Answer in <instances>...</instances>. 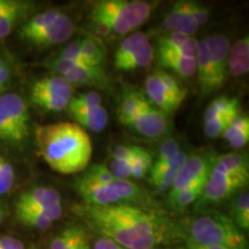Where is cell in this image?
Returning <instances> with one entry per match:
<instances>
[{
    "instance_id": "cell-31",
    "label": "cell",
    "mask_w": 249,
    "mask_h": 249,
    "mask_svg": "<svg viewBox=\"0 0 249 249\" xmlns=\"http://www.w3.org/2000/svg\"><path fill=\"white\" fill-rule=\"evenodd\" d=\"M86 239H88V236L85 230L77 226H71L55 236L50 244V249H71Z\"/></svg>"
},
{
    "instance_id": "cell-54",
    "label": "cell",
    "mask_w": 249,
    "mask_h": 249,
    "mask_svg": "<svg viewBox=\"0 0 249 249\" xmlns=\"http://www.w3.org/2000/svg\"><path fill=\"white\" fill-rule=\"evenodd\" d=\"M11 77V68L5 61L0 62V91L5 88Z\"/></svg>"
},
{
    "instance_id": "cell-52",
    "label": "cell",
    "mask_w": 249,
    "mask_h": 249,
    "mask_svg": "<svg viewBox=\"0 0 249 249\" xmlns=\"http://www.w3.org/2000/svg\"><path fill=\"white\" fill-rule=\"evenodd\" d=\"M0 249H24V244L9 235L0 236Z\"/></svg>"
},
{
    "instance_id": "cell-59",
    "label": "cell",
    "mask_w": 249,
    "mask_h": 249,
    "mask_svg": "<svg viewBox=\"0 0 249 249\" xmlns=\"http://www.w3.org/2000/svg\"><path fill=\"white\" fill-rule=\"evenodd\" d=\"M1 61H2V60H1V59H0V62H1Z\"/></svg>"
},
{
    "instance_id": "cell-5",
    "label": "cell",
    "mask_w": 249,
    "mask_h": 249,
    "mask_svg": "<svg viewBox=\"0 0 249 249\" xmlns=\"http://www.w3.org/2000/svg\"><path fill=\"white\" fill-rule=\"evenodd\" d=\"M124 127L148 139H158L166 134L170 127L167 114L158 110L147 98L138 113L124 124Z\"/></svg>"
},
{
    "instance_id": "cell-55",
    "label": "cell",
    "mask_w": 249,
    "mask_h": 249,
    "mask_svg": "<svg viewBox=\"0 0 249 249\" xmlns=\"http://www.w3.org/2000/svg\"><path fill=\"white\" fill-rule=\"evenodd\" d=\"M182 249H233V248H227V247H207V246H197L191 242H187V245Z\"/></svg>"
},
{
    "instance_id": "cell-27",
    "label": "cell",
    "mask_w": 249,
    "mask_h": 249,
    "mask_svg": "<svg viewBox=\"0 0 249 249\" xmlns=\"http://www.w3.org/2000/svg\"><path fill=\"white\" fill-rule=\"evenodd\" d=\"M152 59H154V49L148 40L140 46L123 64H120L116 70L121 71H130L139 70V68H144L151 64Z\"/></svg>"
},
{
    "instance_id": "cell-35",
    "label": "cell",
    "mask_w": 249,
    "mask_h": 249,
    "mask_svg": "<svg viewBox=\"0 0 249 249\" xmlns=\"http://www.w3.org/2000/svg\"><path fill=\"white\" fill-rule=\"evenodd\" d=\"M102 105V97L98 92L96 91H88L82 92L79 95L73 96L68 103L67 110L70 113H75V112L87 111L90 108L98 107Z\"/></svg>"
},
{
    "instance_id": "cell-53",
    "label": "cell",
    "mask_w": 249,
    "mask_h": 249,
    "mask_svg": "<svg viewBox=\"0 0 249 249\" xmlns=\"http://www.w3.org/2000/svg\"><path fill=\"white\" fill-rule=\"evenodd\" d=\"M92 249H126L123 246H120L117 242L110 240L107 238H99L95 241V244L92 246Z\"/></svg>"
},
{
    "instance_id": "cell-22",
    "label": "cell",
    "mask_w": 249,
    "mask_h": 249,
    "mask_svg": "<svg viewBox=\"0 0 249 249\" xmlns=\"http://www.w3.org/2000/svg\"><path fill=\"white\" fill-rule=\"evenodd\" d=\"M71 117L81 128L88 129L93 133H101L107 128L108 124V113L103 105L87 111L71 113Z\"/></svg>"
},
{
    "instance_id": "cell-13",
    "label": "cell",
    "mask_w": 249,
    "mask_h": 249,
    "mask_svg": "<svg viewBox=\"0 0 249 249\" xmlns=\"http://www.w3.org/2000/svg\"><path fill=\"white\" fill-rule=\"evenodd\" d=\"M195 65L197 75V82L201 87V91L204 96L210 95L211 92L216 91V85H214L213 68V62H211L210 48L208 44L207 38L202 39L198 42L197 49H196L195 54Z\"/></svg>"
},
{
    "instance_id": "cell-29",
    "label": "cell",
    "mask_w": 249,
    "mask_h": 249,
    "mask_svg": "<svg viewBox=\"0 0 249 249\" xmlns=\"http://www.w3.org/2000/svg\"><path fill=\"white\" fill-rule=\"evenodd\" d=\"M149 39L147 35L143 33H133L128 37H126L120 43L119 48L117 49L116 53H114V68H117L120 64H123L127 58L130 57L140 46L144 44Z\"/></svg>"
},
{
    "instance_id": "cell-2",
    "label": "cell",
    "mask_w": 249,
    "mask_h": 249,
    "mask_svg": "<svg viewBox=\"0 0 249 249\" xmlns=\"http://www.w3.org/2000/svg\"><path fill=\"white\" fill-rule=\"evenodd\" d=\"M37 148L52 170L74 174L88 167L92 156L89 134L79 124L62 121L36 127Z\"/></svg>"
},
{
    "instance_id": "cell-30",
    "label": "cell",
    "mask_w": 249,
    "mask_h": 249,
    "mask_svg": "<svg viewBox=\"0 0 249 249\" xmlns=\"http://www.w3.org/2000/svg\"><path fill=\"white\" fill-rule=\"evenodd\" d=\"M112 186L116 189L118 196H119L121 203L134 205L136 203H141L144 200L143 197L142 189L127 179H114L112 182Z\"/></svg>"
},
{
    "instance_id": "cell-58",
    "label": "cell",
    "mask_w": 249,
    "mask_h": 249,
    "mask_svg": "<svg viewBox=\"0 0 249 249\" xmlns=\"http://www.w3.org/2000/svg\"><path fill=\"white\" fill-rule=\"evenodd\" d=\"M4 1H5V0H0V13H1L2 6H4Z\"/></svg>"
},
{
    "instance_id": "cell-12",
    "label": "cell",
    "mask_w": 249,
    "mask_h": 249,
    "mask_svg": "<svg viewBox=\"0 0 249 249\" xmlns=\"http://www.w3.org/2000/svg\"><path fill=\"white\" fill-rule=\"evenodd\" d=\"M210 48L211 62H213L214 85L217 90L223 87L227 80V55L230 50V39L225 35H213L207 37Z\"/></svg>"
},
{
    "instance_id": "cell-16",
    "label": "cell",
    "mask_w": 249,
    "mask_h": 249,
    "mask_svg": "<svg viewBox=\"0 0 249 249\" xmlns=\"http://www.w3.org/2000/svg\"><path fill=\"white\" fill-rule=\"evenodd\" d=\"M113 4L133 30L141 27L152 12L151 2L143 0H113Z\"/></svg>"
},
{
    "instance_id": "cell-36",
    "label": "cell",
    "mask_w": 249,
    "mask_h": 249,
    "mask_svg": "<svg viewBox=\"0 0 249 249\" xmlns=\"http://www.w3.org/2000/svg\"><path fill=\"white\" fill-rule=\"evenodd\" d=\"M81 53L85 59V61L89 66L103 67V62L105 60V54L102 46L96 42L95 39L82 38L81 42Z\"/></svg>"
},
{
    "instance_id": "cell-21",
    "label": "cell",
    "mask_w": 249,
    "mask_h": 249,
    "mask_svg": "<svg viewBox=\"0 0 249 249\" xmlns=\"http://www.w3.org/2000/svg\"><path fill=\"white\" fill-rule=\"evenodd\" d=\"M213 169L218 172L227 174V176L249 179V163L247 156L238 154V152H230V154L217 157L214 160Z\"/></svg>"
},
{
    "instance_id": "cell-42",
    "label": "cell",
    "mask_w": 249,
    "mask_h": 249,
    "mask_svg": "<svg viewBox=\"0 0 249 249\" xmlns=\"http://www.w3.org/2000/svg\"><path fill=\"white\" fill-rule=\"evenodd\" d=\"M15 181V171L13 165L0 155V195L11 191Z\"/></svg>"
},
{
    "instance_id": "cell-18",
    "label": "cell",
    "mask_w": 249,
    "mask_h": 249,
    "mask_svg": "<svg viewBox=\"0 0 249 249\" xmlns=\"http://www.w3.org/2000/svg\"><path fill=\"white\" fill-rule=\"evenodd\" d=\"M71 86H91L102 87L107 83L108 77L103 67L80 65L64 75Z\"/></svg>"
},
{
    "instance_id": "cell-20",
    "label": "cell",
    "mask_w": 249,
    "mask_h": 249,
    "mask_svg": "<svg viewBox=\"0 0 249 249\" xmlns=\"http://www.w3.org/2000/svg\"><path fill=\"white\" fill-rule=\"evenodd\" d=\"M29 2L5 0L0 13V38H5L13 31L18 21L27 14Z\"/></svg>"
},
{
    "instance_id": "cell-46",
    "label": "cell",
    "mask_w": 249,
    "mask_h": 249,
    "mask_svg": "<svg viewBox=\"0 0 249 249\" xmlns=\"http://www.w3.org/2000/svg\"><path fill=\"white\" fill-rule=\"evenodd\" d=\"M80 65H86V64H81V62L77 61H73V60H67V59H62V58H54L52 60H49L45 64V66L51 70L54 73H57V75H62L64 76L65 74L68 73V71L73 70Z\"/></svg>"
},
{
    "instance_id": "cell-60",
    "label": "cell",
    "mask_w": 249,
    "mask_h": 249,
    "mask_svg": "<svg viewBox=\"0 0 249 249\" xmlns=\"http://www.w3.org/2000/svg\"><path fill=\"white\" fill-rule=\"evenodd\" d=\"M31 249H36V248H31Z\"/></svg>"
},
{
    "instance_id": "cell-51",
    "label": "cell",
    "mask_w": 249,
    "mask_h": 249,
    "mask_svg": "<svg viewBox=\"0 0 249 249\" xmlns=\"http://www.w3.org/2000/svg\"><path fill=\"white\" fill-rule=\"evenodd\" d=\"M191 12L193 20L195 21V23L197 24L198 27L203 26V24L207 23L208 20H209V8L205 7V6L200 4V2L191 1Z\"/></svg>"
},
{
    "instance_id": "cell-57",
    "label": "cell",
    "mask_w": 249,
    "mask_h": 249,
    "mask_svg": "<svg viewBox=\"0 0 249 249\" xmlns=\"http://www.w3.org/2000/svg\"><path fill=\"white\" fill-rule=\"evenodd\" d=\"M4 216H5V211H4V208L0 207V223L2 222V219H4Z\"/></svg>"
},
{
    "instance_id": "cell-19",
    "label": "cell",
    "mask_w": 249,
    "mask_h": 249,
    "mask_svg": "<svg viewBox=\"0 0 249 249\" xmlns=\"http://www.w3.org/2000/svg\"><path fill=\"white\" fill-rule=\"evenodd\" d=\"M249 71V37L246 35L230 46L227 55V71L230 75L239 77Z\"/></svg>"
},
{
    "instance_id": "cell-32",
    "label": "cell",
    "mask_w": 249,
    "mask_h": 249,
    "mask_svg": "<svg viewBox=\"0 0 249 249\" xmlns=\"http://www.w3.org/2000/svg\"><path fill=\"white\" fill-rule=\"evenodd\" d=\"M30 97L31 101L35 103L37 107L43 108V110L52 112L67 110L68 103H70V101L59 97V96L44 91H38V90H31Z\"/></svg>"
},
{
    "instance_id": "cell-4",
    "label": "cell",
    "mask_w": 249,
    "mask_h": 249,
    "mask_svg": "<svg viewBox=\"0 0 249 249\" xmlns=\"http://www.w3.org/2000/svg\"><path fill=\"white\" fill-rule=\"evenodd\" d=\"M30 138V113L18 93L0 95V143L21 149Z\"/></svg>"
},
{
    "instance_id": "cell-39",
    "label": "cell",
    "mask_w": 249,
    "mask_h": 249,
    "mask_svg": "<svg viewBox=\"0 0 249 249\" xmlns=\"http://www.w3.org/2000/svg\"><path fill=\"white\" fill-rule=\"evenodd\" d=\"M158 74H160V77L163 82V85L165 87V89L167 90V92L170 93L171 97L174 99V102L181 107L182 102L185 101L186 95H187V90L183 88V87L180 85L179 81L173 77L171 74L167 73L165 71H158Z\"/></svg>"
},
{
    "instance_id": "cell-37",
    "label": "cell",
    "mask_w": 249,
    "mask_h": 249,
    "mask_svg": "<svg viewBox=\"0 0 249 249\" xmlns=\"http://www.w3.org/2000/svg\"><path fill=\"white\" fill-rule=\"evenodd\" d=\"M240 116V112H232V113L225 114L223 117L214 118V119L204 121V134L207 138L216 139L223 135L229 124L235 119L236 117Z\"/></svg>"
},
{
    "instance_id": "cell-45",
    "label": "cell",
    "mask_w": 249,
    "mask_h": 249,
    "mask_svg": "<svg viewBox=\"0 0 249 249\" xmlns=\"http://www.w3.org/2000/svg\"><path fill=\"white\" fill-rule=\"evenodd\" d=\"M223 139L230 143V147L233 149H241L249 142V127L233 130V132H224Z\"/></svg>"
},
{
    "instance_id": "cell-56",
    "label": "cell",
    "mask_w": 249,
    "mask_h": 249,
    "mask_svg": "<svg viewBox=\"0 0 249 249\" xmlns=\"http://www.w3.org/2000/svg\"><path fill=\"white\" fill-rule=\"evenodd\" d=\"M71 249H91V248H90L88 239H86V240L81 241L80 244H77L75 247H73Z\"/></svg>"
},
{
    "instance_id": "cell-10",
    "label": "cell",
    "mask_w": 249,
    "mask_h": 249,
    "mask_svg": "<svg viewBox=\"0 0 249 249\" xmlns=\"http://www.w3.org/2000/svg\"><path fill=\"white\" fill-rule=\"evenodd\" d=\"M74 30H75V27H74L71 18L67 14L61 13L45 29L39 31L29 43L39 49L59 45L67 42L73 36Z\"/></svg>"
},
{
    "instance_id": "cell-41",
    "label": "cell",
    "mask_w": 249,
    "mask_h": 249,
    "mask_svg": "<svg viewBox=\"0 0 249 249\" xmlns=\"http://www.w3.org/2000/svg\"><path fill=\"white\" fill-rule=\"evenodd\" d=\"M179 151H180L179 142L177 141V140L174 139L165 140L160 147L157 158H156L154 164H152L151 169H158V167L163 166L164 164L169 163V161L172 160L174 156L178 154Z\"/></svg>"
},
{
    "instance_id": "cell-47",
    "label": "cell",
    "mask_w": 249,
    "mask_h": 249,
    "mask_svg": "<svg viewBox=\"0 0 249 249\" xmlns=\"http://www.w3.org/2000/svg\"><path fill=\"white\" fill-rule=\"evenodd\" d=\"M81 42H82V38H77L75 40H73V42H71L70 44H67L61 50V52L59 53L58 57L62 59H67V60H73L81 62V64L88 65L85 61V59H83L82 53H81Z\"/></svg>"
},
{
    "instance_id": "cell-40",
    "label": "cell",
    "mask_w": 249,
    "mask_h": 249,
    "mask_svg": "<svg viewBox=\"0 0 249 249\" xmlns=\"http://www.w3.org/2000/svg\"><path fill=\"white\" fill-rule=\"evenodd\" d=\"M17 210V219L21 224H23L24 226L30 227V229L39 230V231H44L48 230L50 226L52 225V222H50L49 219H46L45 217L40 216V214L36 213H31V211L27 210Z\"/></svg>"
},
{
    "instance_id": "cell-50",
    "label": "cell",
    "mask_w": 249,
    "mask_h": 249,
    "mask_svg": "<svg viewBox=\"0 0 249 249\" xmlns=\"http://www.w3.org/2000/svg\"><path fill=\"white\" fill-rule=\"evenodd\" d=\"M111 173L117 179H127L132 178V167H130L129 160H111L110 169Z\"/></svg>"
},
{
    "instance_id": "cell-1",
    "label": "cell",
    "mask_w": 249,
    "mask_h": 249,
    "mask_svg": "<svg viewBox=\"0 0 249 249\" xmlns=\"http://www.w3.org/2000/svg\"><path fill=\"white\" fill-rule=\"evenodd\" d=\"M76 211L103 238L126 249H156L166 238L167 225L163 218L136 205H83Z\"/></svg>"
},
{
    "instance_id": "cell-7",
    "label": "cell",
    "mask_w": 249,
    "mask_h": 249,
    "mask_svg": "<svg viewBox=\"0 0 249 249\" xmlns=\"http://www.w3.org/2000/svg\"><path fill=\"white\" fill-rule=\"evenodd\" d=\"M248 180L249 179L239 178V177L227 176L213 169L200 197L202 203L218 204L227 200L239 189L245 188Z\"/></svg>"
},
{
    "instance_id": "cell-14",
    "label": "cell",
    "mask_w": 249,
    "mask_h": 249,
    "mask_svg": "<svg viewBox=\"0 0 249 249\" xmlns=\"http://www.w3.org/2000/svg\"><path fill=\"white\" fill-rule=\"evenodd\" d=\"M187 157V152L180 150L169 163L164 164L158 169H151L149 172L151 185H154L155 188L161 193L169 192Z\"/></svg>"
},
{
    "instance_id": "cell-25",
    "label": "cell",
    "mask_w": 249,
    "mask_h": 249,
    "mask_svg": "<svg viewBox=\"0 0 249 249\" xmlns=\"http://www.w3.org/2000/svg\"><path fill=\"white\" fill-rule=\"evenodd\" d=\"M157 60L160 66L174 71L181 77H192L195 75V58L179 57L171 54H157Z\"/></svg>"
},
{
    "instance_id": "cell-6",
    "label": "cell",
    "mask_w": 249,
    "mask_h": 249,
    "mask_svg": "<svg viewBox=\"0 0 249 249\" xmlns=\"http://www.w3.org/2000/svg\"><path fill=\"white\" fill-rule=\"evenodd\" d=\"M214 160L208 155H193L187 157L174 180L169 195H173L182 189L196 185H205L213 170Z\"/></svg>"
},
{
    "instance_id": "cell-24",
    "label": "cell",
    "mask_w": 249,
    "mask_h": 249,
    "mask_svg": "<svg viewBox=\"0 0 249 249\" xmlns=\"http://www.w3.org/2000/svg\"><path fill=\"white\" fill-rule=\"evenodd\" d=\"M61 13L62 12L60 9L51 8L35 15V17L31 18L29 21H27V22L21 27L18 35H20L22 39L27 40V42H30L39 31L45 29V28L48 27L49 24L53 22L55 18H57Z\"/></svg>"
},
{
    "instance_id": "cell-26",
    "label": "cell",
    "mask_w": 249,
    "mask_h": 249,
    "mask_svg": "<svg viewBox=\"0 0 249 249\" xmlns=\"http://www.w3.org/2000/svg\"><path fill=\"white\" fill-rule=\"evenodd\" d=\"M145 99L147 97L136 90H129V91L124 92V95L121 97L119 110H118V118H119L121 124L124 126L138 113Z\"/></svg>"
},
{
    "instance_id": "cell-48",
    "label": "cell",
    "mask_w": 249,
    "mask_h": 249,
    "mask_svg": "<svg viewBox=\"0 0 249 249\" xmlns=\"http://www.w3.org/2000/svg\"><path fill=\"white\" fill-rule=\"evenodd\" d=\"M188 36L181 33H170L169 35L160 37L157 42V50H170L182 44Z\"/></svg>"
},
{
    "instance_id": "cell-17",
    "label": "cell",
    "mask_w": 249,
    "mask_h": 249,
    "mask_svg": "<svg viewBox=\"0 0 249 249\" xmlns=\"http://www.w3.org/2000/svg\"><path fill=\"white\" fill-rule=\"evenodd\" d=\"M55 204H61L60 193L52 187L44 186L35 187L22 193L17 201V207L26 208L50 207Z\"/></svg>"
},
{
    "instance_id": "cell-23",
    "label": "cell",
    "mask_w": 249,
    "mask_h": 249,
    "mask_svg": "<svg viewBox=\"0 0 249 249\" xmlns=\"http://www.w3.org/2000/svg\"><path fill=\"white\" fill-rule=\"evenodd\" d=\"M31 90H38L59 96L71 101L74 96V87L62 75H48L37 80L31 87Z\"/></svg>"
},
{
    "instance_id": "cell-9",
    "label": "cell",
    "mask_w": 249,
    "mask_h": 249,
    "mask_svg": "<svg viewBox=\"0 0 249 249\" xmlns=\"http://www.w3.org/2000/svg\"><path fill=\"white\" fill-rule=\"evenodd\" d=\"M91 20L97 26L98 33L108 35L111 31L118 35H126L132 27L124 20L123 14L113 4V0H102L95 2L91 9Z\"/></svg>"
},
{
    "instance_id": "cell-15",
    "label": "cell",
    "mask_w": 249,
    "mask_h": 249,
    "mask_svg": "<svg viewBox=\"0 0 249 249\" xmlns=\"http://www.w3.org/2000/svg\"><path fill=\"white\" fill-rule=\"evenodd\" d=\"M145 92H147L149 102L157 107L158 110L164 112L165 114L173 113L174 111L178 110L180 107L174 99L171 97V95L165 89V87L161 82L158 71L151 73L150 75L147 77L145 81Z\"/></svg>"
},
{
    "instance_id": "cell-8",
    "label": "cell",
    "mask_w": 249,
    "mask_h": 249,
    "mask_svg": "<svg viewBox=\"0 0 249 249\" xmlns=\"http://www.w3.org/2000/svg\"><path fill=\"white\" fill-rule=\"evenodd\" d=\"M74 188L85 202V205L89 207H107L121 203L113 186L96 181L86 174L76 179Z\"/></svg>"
},
{
    "instance_id": "cell-33",
    "label": "cell",
    "mask_w": 249,
    "mask_h": 249,
    "mask_svg": "<svg viewBox=\"0 0 249 249\" xmlns=\"http://www.w3.org/2000/svg\"><path fill=\"white\" fill-rule=\"evenodd\" d=\"M233 223L241 231L249 230V193L244 191L236 197L232 208Z\"/></svg>"
},
{
    "instance_id": "cell-3",
    "label": "cell",
    "mask_w": 249,
    "mask_h": 249,
    "mask_svg": "<svg viewBox=\"0 0 249 249\" xmlns=\"http://www.w3.org/2000/svg\"><path fill=\"white\" fill-rule=\"evenodd\" d=\"M191 244L207 247L247 248V239L231 218L219 213H205L196 217L188 226Z\"/></svg>"
},
{
    "instance_id": "cell-28",
    "label": "cell",
    "mask_w": 249,
    "mask_h": 249,
    "mask_svg": "<svg viewBox=\"0 0 249 249\" xmlns=\"http://www.w3.org/2000/svg\"><path fill=\"white\" fill-rule=\"evenodd\" d=\"M232 112H240L239 99L235 97H229V96H220V97L214 98L209 104V107H207L204 112V121L223 117L225 114L232 113Z\"/></svg>"
},
{
    "instance_id": "cell-11",
    "label": "cell",
    "mask_w": 249,
    "mask_h": 249,
    "mask_svg": "<svg viewBox=\"0 0 249 249\" xmlns=\"http://www.w3.org/2000/svg\"><path fill=\"white\" fill-rule=\"evenodd\" d=\"M164 28L171 33H181L188 37L195 35L200 27L193 20L191 1H177L164 18Z\"/></svg>"
},
{
    "instance_id": "cell-44",
    "label": "cell",
    "mask_w": 249,
    "mask_h": 249,
    "mask_svg": "<svg viewBox=\"0 0 249 249\" xmlns=\"http://www.w3.org/2000/svg\"><path fill=\"white\" fill-rule=\"evenodd\" d=\"M83 174H86L89 178L96 180V181L105 183V185H112V182L116 179V177L111 173L108 167L102 164L92 165Z\"/></svg>"
},
{
    "instance_id": "cell-38",
    "label": "cell",
    "mask_w": 249,
    "mask_h": 249,
    "mask_svg": "<svg viewBox=\"0 0 249 249\" xmlns=\"http://www.w3.org/2000/svg\"><path fill=\"white\" fill-rule=\"evenodd\" d=\"M129 163L130 167H132V178L141 179L144 176H147V173L150 172L154 160H152L150 152L141 148L138 155L129 160Z\"/></svg>"
},
{
    "instance_id": "cell-43",
    "label": "cell",
    "mask_w": 249,
    "mask_h": 249,
    "mask_svg": "<svg viewBox=\"0 0 249 249\" xmlns=\"http://www.w3.org/2000/svg\"><path fill=\"white\" fill-rule=\"evenodd\" d=\"M198 40L194 37H188L182 44H180L177 48L170 50H157V54H171V55H179V57L187 58H195L196 49H197Z\"/></svg>"
},
{
    "instance_id": "cell-34",
    "label": "cell",
    "mask_w": 249,
    "mask_h": 249,
    "mask_svg": "<svg viewBox=\"0 0 249 249\" xmlns=\"http://www.w3.org/2000/svg\"><path fill=\"white\" fill-rule=\"evenodd\" d=\"M205 185H196L182 189L173 195H169V202L171 207L176 210H182L189 205L195 203L201 197Z\"/></svg>"
},
{
    "instance_id": "cell-49",
    "label": "cell",
    "mask_w": 249,
    "mask_h": 249,
    "mask_svg": "<svg viewBox=\"0 0 249 249\" xmlns=\"http://www.w3.org/2000/svg\"><path fill=\"white\" fill-rule=\"evenodd\" d=\"M140 149H141V147H139V145H116L111 152L112 160H130L138 155Z\"/></svg>"
}]
</instances>
